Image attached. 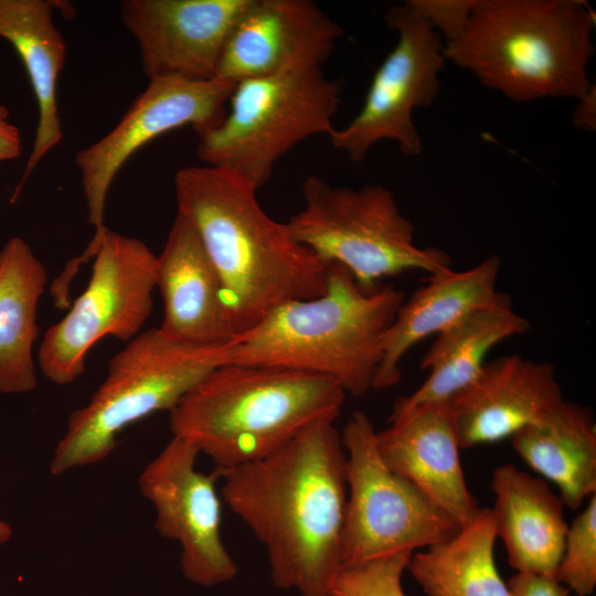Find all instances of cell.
<instances>
[{"instance_id":"22","label":"cell","mask_w":596,"mask_h":596,"mask_svg":"<svg viewBox=\"0 0 596 596\" xmlns=\"http://www.w3.org/2000/svg\"><path fill=\"white\" fill-rule=\"evenodd\" d=\"M530 322L512 310L510 298L477 310L437 334L423 355L421 368L428 370L426 381L393 406L389 422L413 409L449 401L467 387L485 365L487 353L503 340L522 334Z\"/></svg>"},{"instance_id":"24","label":"cell","mask_w":596,"mask_h":596,"mask_svg":"<svg viewBox=\"0 0 596 596\" xmlns=\"http://www.w3.org/2000/svg\"><path fill=\"white\" fill-rule=\"evenodd\" d=\"M47 270L21 237L0 251V394H20L38 384L33 345L39 301Z\"/></svg>"},{"instance_id":"20","label":"cell","mask_w":596,"mask_h":596,"mask_svg":"<svg viewBox=\"0 0 596 596\" xmlns=\"http://www.w3.org/2000/svg\"><path fill=\"white\" fill-rule=\"evenodd\" d=\"M491 488L494 531L509 565L517 573L556 576L568 530L562 498L544 479L511 464L493 470Z\"/></svg>"},{"instance_id":"7","label":"cell","mask_w":596,"mask_h":596,"mask_svg":"<svg viewBox=\"0 0 596 596\" xmlns=\"http://www.w3.org/2000/svg\"><path fill=\"white\" fill-rule=\"evenodd\" d=\"M302 207L285 223L292 237L324 264L348 269L365 290L407 270H450L449 256L422 248L414 225L382 185H331L318 175L302 183Z\"/></svg>"},{"instance_id":"10","label":"cell","mask_w":596,"mask_h":596,"mask_svg":"<svg viewBox=\"0 0 596 596\" xmlns=\"http://www.w3.org/2000/svg\"><path fill=\"white\" fill-rule=\"evenodd\" d=\"M375 434L362 411L354 412L340 433L348 483L342 568L427 549L455 536L460 529L415 485L384 464Z\"/></svg>"},{"instance_id":"23","label":"cell","mask_w":596,"mask_h":596,"mask_svg":"<svg viewBox=\"0 0 596 596\" xmlns=\"http://www.w3.org/2000/svg\"><path fill=\"white\" fill-rule=\"evenodd\" d=\"M510 439L531 469L558 487L565 505L577 509L596 493V425L586 407L563 400Z\"/></svg>"},{"instance_id":"28","label":"cell","mask_w":596,"mask_h":596,"mask_svg":"<svg viewBox=\"0 0 596 596\" xmlns=\"http://www.w3.org/2000/svg\"><path fill=\"white\" fill-rule=\"evenodd\" d=\"M477 0H408L405 4L449 43L465 31Z\"/></svg>"},{"instance_id":"16","label":"cell","mask_w":596,"mask_h":596,"mask_svg":"<svg viewBox=\"0 0 596 596\" xmlns=\"http://www.w3.org/2000/svg\"><path fill=\"white\" fill-rule=\"evenodd\" d=\"M563 400L550 363L515 354L485 363L449 400L460 449L510 438Z\"/></svg>"},{"instance_id":"4","label":"cell","mask_w":596,"mask_h":596,"mask_svg":"<svg viewBox=\"0 0 596 596\" xmlns=\"http://www.w3.org/2000/svg\"><path fill=\"white\" fill-rule=\"evenodd\" d=\"M405 300L393 286L365 290L328 265L324 291L286 301L224 345V363L283 366L334 380L362 396L373 389L383 338Z\"/></svg>"},{"instance_id":"25","label":"cell","mask_w":596,"mask_h":596,"mask_svg":"<svg viewBox=\"0 0 596 596\" xmlns=\"http://www.w3.org/2000/svg\"><path fill=\"white\" fill-rule=\"evenodd\" d=\"M491 509H479L458 533L413 553L406 570L426 596H510L494 561Z\"/></svg>"},{"instance_id":"27","label":"cell","mask_w":596,"mask_h":596,"mask_svg":"<svg viewBox=\"0 0 596 596\" xmlns=\"http://www.w3.org/2000/svg\"><path fill=\"white\" fill-rule=\"evenodd\" d=\"M414 552H401L342 568L329 596H405L402 575Z\"/></svg>"},{"instance_id":"26","label":"cell","mask_w":596,"mask_h":596,"mask_svg":"<svg viewBox=\"0 0 596 596\" xmlns=\"http://www.w3.org/2000/svg\"><path fill=\"white\" fill-rule=\"evenodd\" d=\"M557 579L577 596H589L596 587V494L568 526Z\"/></svg>"},{"instance_id":"2","label":"cell","mask_w":596,"mask_h":596,"mask_svg":"<svg viewBox=\"0 0 596 596\" xmlns=\"http://www.w3.org/2000/svg\"><path fill=\"white\" fill-rule=\"evenodd\" d=\"M174 193L177 213L191 224L221 279L236 334L286 301L324 291L328 265L265 212L257 189L238 173L184 167L175 173Z\"/></svg>"},{"instance_id":"17","label":"cell","mask_w":596,"mask_h":596,"mask_svg":"<svg viewBox=\"0 0 596 596\" xmlns=\"http://www.w3.org/2000/svg\"><path fill=\"white\" fill-rule=\"evenodd\" d=\"M163 317L159 331L190 347H223L235 337L221 279L191 224L177 213L162 252L157 284Z\"/></svg>"},{"instance_id":"21","label":"cell","mask_w":596,"mask_h":596,"mask_svg":"<svg viewBox=\"0 0 596 596\" xmlns=\"http://www.w3.org/2000/svg\"><path fill=\"white\" fill-rule=\"evenodd\" d=\"M53 8L54 4L46 0H0V38L8 41L20 56L38 105L33 147L13 199L63 137L57 83L66 57V44L54 24Z\"/></svg>"},{"instance_id":"14","label":"cell","mask_w":596,"mask_h":596,"mask_svg":"<svg viewBox=\"0 0 596 596\" xmlns=\"http://www.w3.org/2000/svg\"><path fill=\"white\" fill-rule=\"evenodd\" d=\"M251 0H125L124 25L139 46L149 81H209Z\"/></svg>"},{"instance_id":"15","label":"cell","mask_w":596,"mask_h":596,"mask_svg":"<svg viewBox=\"0 0 596 596\" xmlns=\"http://www.w3.org/2000/svg\"><path fill=\"white\" fill-rule=\"evenodd\" d=\"M342 28L310 0H251L224 47L216 78L238 83L321 68Z\"/></svg>"},{"instance_id":"8","label":"cell","mask_w":596,"mask_h":596,"mask_svg":"<svg viewBox=\"0 0 596 596\" xmlns=\"http://www.w3.org/2000/svg\"><path fill=\"white\" fill-rule=\"evenodd\" d=\"M228 104L220 124L198 136V158L233 170L258 190L297 143L331 135L340 85L321 68H308L238 82Z\"/></svg>"},{"instance_id":"29","label":"cell","mask_w":596,"mask_h":596,"mask_svg":"<svg viewBox=\"0 0 596 596\" xmlns=\"http://www.w3.org/2000/svg\"><path fill=\"white\" fill-rule=\"evenodd\" d=\"M507 585L510 596H570L555 575L515 573Z\"/></svg>"},{"instance_id":"1","label":"cell","mask_w":596,"mask_h":596,"mask_svg":"<svg viewBox=\"0 0 596 596\" xmlns=\"http://www.w3.org/2000/svg\"><path fill=\"white\" fill-rule=\"evenodd\" d=\"M334 422L313 424L263 459L217 470L220 494L265 546L273 584L329 596L341 571L347 455Z\"/></svg>"},{"instance_id":"11","label":"cell","mask_w":596,"mask_h":596,"mask_svg":"<svg viewBox=\"0 0 596 596\" xmlns=\"http://www.w3.org/2000/svg\"><path fill=\"white\" fill-rule=\"evenodd\" d=\"M384 19L397 32V42L376 70L360 111L329 136L352 162L363 161L383 140L397 143L406 156L421 155L413 111L432 105L440 88L446 63L440 35L405 3L390 8Z\"/></svg>"},{"instance_id":"6","label":"cell","mask_w":596,"mask_h":596,"mask_svg":"<svg viewBox=\"0 0 596 596\" xmlns=\"http://www.w3.org/2000/svg\"><path fill=\"white\" fill-rule=\"evenodd\" d=\"M224 362V345L179 344L163 337L158 328L140 332L110 358L106 376L89 401L70 414L50 472L61 476L104 460L125 428L153 413H170L195 384Z\"/></svg>"},{"instance_id":"13","label":"cell","mask_w":596,"mask_h":596,"mask_svg":"<svg viewBox=\"0 0 596 596\" xmlns=\"http://www.w3.org/2000/svg\"><path fill=\"white\" fill-rule=\"evenodd\" d=\"M235 83L221 78L149 81L118 124L75 157L85 196L93 241L106 230L107 194L125 162L142 146L180 127L190 126L198 136L214 128L226 114Z\"/></svg>"},{"instance_id":"12","label":"cell","mask_w":596,"mask_h":596,"mask_svg":"<svg viewBox=\"0 0 596 596\" xmlns=\"http://www.w3.org/2000/svg\"><path fill=\"white\" fill-rule=\"evenodd\" d=\"M199 450L172 436L138 477L156 511L160 536L180 546V568L191 583L212 587L233 581L238 566L222 540V500L215 470L196 469Z\"/></svg>"},{"instance_id":"32","label":"cell","mask_w":596,"mask_h":596,"mask_svg":"<svg viewBox=\"0 0 596 596\" xmlns=\"http://www.w3.org/2000/svg\"><path fill=\"white\" fill-rule=\"evenodd\" d=\"M11 526L7 522L0 520V543H6L11 538Z\"/></svg>"},{"instance_id":"3","label":"cell","mask_w":596,"mask_h":596,"mask_svg":"<svg viewBox=\"0 0 596 596\" xmlns=\"http://www.w3.org/2000/svg\"><path fill=\"white\" fill-rule=\"evenodd\" d=\"M344 398L328 376L223 363L170 412V429L225 470L269 456L313 424L334 422Z\"/></svg>"},{"instance_id":"30","label":"cell","mask_w":596,"mask_h":596,"mask_svg":"<svg viewBox=\"0 0 596 596\" xmlns=\"http://www.w3.org/2000/svg\"><path fill=\"white\" fill-rule=\"evenodd\" d=\"M9 116L8 108L0 105V162L18 158L22 150L20 131Z\"/></svg>"},{"instance_id":"18","label":"cell","mask_w":596,"mask_h":596,"mask_svg":"<svg viewBox=\"0 0 596 596\" xmlns=\"http://www.w3.org/2000/svg\"><path fill=\"white\" fill-rule=\"evenodd\" d=\"M375 434L377 451L395 473L415 485L459 526L479 511L462 471L449 401L427 404Z\"/></svg>"},{"instance_id":"19","label":"cell","mask_w":596,"mask_h":596,"mask_svg":"<svg viewBox=\"0 0 596 596\" xmlns=\"http://www.w3.org/2000/svg\"><path fill=\"white\" fill-rule=\"evenodd\" d=\"M500 258L492 255L464 272L450 269L430 275L424 287L403 301L385 332L373 389L384 390L398 383L401 361L413 345L508 298L497 291Z\"/></svg>"},{"instance_id":"31","label":"cell","mask_w":596,"mask_h":596,"mask_svg":"<svg viewBox=\"0 0 596 596\" xmlns=\"http://www.w3.org/2000/svg\"><path fill=\"white\" fill-rule=\"evenodd\" d=\"M573 124L584 130H595L596 128V91L595 85L588 93L578 99V104L573 111Z\"/></svg>"},{"instance_id":"5","label":"cell","mask_w":596,"mask_h":596,"mask_svg":"<svg viewBox=\"0 0 596 596\" xmlns=\"http://www.w3.org/2000/svg\"><path fill=\"white\" fill-rule=\"evenodd\" d=\"M595 13L582 0H477L446 61L518 102L581 99L592 88Z\"/></svg>"},{"instance_id":"9","label":"cell","mask_w":596,"mask_h":596,"mask_svg":"<svg viewBox=\"0 0 596 596\" xmlns=\"http://www.w3.org/2000/svg\"><path fill=\"white\" fill-rule=\"evenodd\" d=\"M91 259L87 287L45 331L38 350L42 374L57 385L72 384L84 373L87 354L99 340L130 341L151 313L157 255L147 244L106 227L67 268L75 275Z\"/></svg>"}]
</instances>
